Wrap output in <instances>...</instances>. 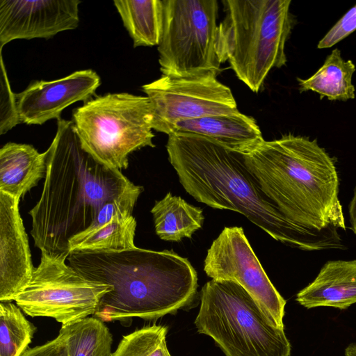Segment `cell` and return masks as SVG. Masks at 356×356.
I'll return each instance as SVG.
<instances>
[{
	"instance_id": "cell-28",
	"label": "cell",
	"mask_w": 356,
	"mask_h": 356,
	"mask_svg": "<svg viewBox=\"0 0 356 356\" xmlns=\"http://www.w3.org/2000/svg\"><path fill=\"white\" fill-rule=\"evenodd\" d=\"M350 229L356 234V186L353 191V196L348 205Z\"/></svg>"
},
{
	"instance_id": "cell-16",
	"label": "cell",
	"mask_w": 356,
	"mask_h": 356,
	"mask_svg": "<svg viewBox=\"0 0 356 356\" xmlns=\"http://www.w3.org/2000/svg\"><path fill=\"white\" fill-rule=\"evenodd\" d=\"M307 309L320 307L344 310L356 303V260L327 261L316 277L296 295Z\"/></svg>"
},
{
	"instance_id": "cell-11",
	"label": "cell",
	"mask_w": 356,
	"mask_h": 356,
	"mask_svg": "<svg viewBox=\"0 0 356 356\" xmlns=\"http://www.w3.org/2000/svg\"><path fill=\"white\" fill-rule=\"evenodd\" d=\"M204 264L207 276L241 285L270 321L284 329L286 302L267 276L242 227H225L207 250Z\"/></svg>"
},
{
	"instance_id": "cell-8",
	"label": "cell",
	"mask_w": 356,
	"mask_h": 356,
	"mask_svg": "<svg viewBox=\"0 0 356 356\" xmlns=\"http://www.w3.org/2000/svg\"><path fill=\"white\" fill-rule=\"evenodd\" d=\"M163 29L158 45L163 75L219 73L216 0H162Z\"/></svg>"
},
{
	"instance_id": "cell-24",
	"label": "cell",
	"mask_w": 356,
	"mask_h": 356,
	"mask_svg": "<svg viewBox=\"0 0 356 356\" xmlns=\"http://www.w3.org/2000/svg\"><path fill=\"white\" fill-rule=\"evenodd\" d=\"M168 327L152 325L124 336L111 356H171L166 344Z\"/></svg>"
},
{
	"instance_id": "cell-3",
	"label": "cell",
	"mask_w": 356,
	"mask_h": 356,
	"mask_svg": "<svg viewBox=\"0 0 356 356\" xmlns=\"http://www.w3.org/2000/svg\"><path fill=\"white\" fill-rule=\"evenodd\" d=\"M245 160L287 220L336 249L346 248L338 232L346 229L338 173L333 158L316 139L283 135L264 140L245 154Z\"/></svg>"
},
{
	"instance_id": "cell-2",
	"label": "cell",
	"mask_w": 356,
	"mask_h": 356,
	"mask_svg": "<svg viewBox=\"0 0 356 356\" xmlns=\"http://www.w3.org/2000/svg\"><path fill=\"white\" fill-rule=\"evenodd\" d=\"M166 149L179 182L195 200L238 212L275 240L306 251L333 249L287 220L263 191L245 154L194 134L172 133Z\"/></svg>"
},
{
	"instance_id": "cell-22",
	"label": "cell",
	"mask_w": 356,
	"mask_h": 356,
	"mask_svg": "<svg viewBox=\"0 0 356 356\" xmlns=\"http://www.w3.org/2000/svg\"><path fill=\"white\" fill-rule=\"evenodd\" d=\"M68 356H111L113 337L99 318L86 317L62 325L59 334Z\"/></svg>"
},
{
	"instance_id": "cell-13",
	"label": "cell",
	"mask_w": 356,
	"mask_h": 356,
	"mask_svg": "<svg viewBox=\"0 0 356 356\" xmlns=\"http://www.w3.org/2000/svg\"><path fill=\"white\" fill-rule=\"evenodd\" d=\"M100 85L99 76L90 69L54 81H33L16 94L20 122L42 124L49 120H58L65 108L92 99Z\"/></svg>"
},
{
	"instance_id": "cell-10",
	"label": "cell",
	"mask_w": 356,
	"mask_h": 356,
	"mask_svg": "<svg viewBox=\"0 0 356 356\" xmlns=\"http://www.w3.org/2000/svg\"><path fill=\"white\" fill-rule=\"evenodd\" d=\"M209 72L189 76L162 75L142 86L153 111L152 129L170 134L177 122L239 113L231 89Z\"/></svg>"
},
{
	"instance_id": "cell-5",
	"label": "cell",
	"mask_w": 356,
	"mask_h": 356,
	"mask_svg": "<svg viewBox=\"0 0 356 356\" xmlns=\"http://www.w3.org/2000/svg\"><path fill=\"white\" fill-rule=\"evenodd\" d=\"M218 54L252 92L287 61L285 44L295 24L291 0H223Z\"/></svg>"
},
{
	"instance_id": "cell-17",
	"label": "cell",
	"mask_w": 356,
	"mask_h": 356,
	"mask_svg": "<svg viewBox=\"0 0 356 356\" xmlns=\"http://www.w3.org/2000/svg\"><path fill=\"white\" fill-rule=\"evenodd\" d=\"M47 152L31 145L8 143L0 149V192L20 199L45 177Z\"/></svg>"
},
{
	"instance_id": "cell-6",
	"label": "cell",
	"mask_w": 356,
	"mask_h": 356,
	"mask_svg": "<svg viewBox=\"0 0 356 356\" xmlns=\"http://www.w3.org/2000/svg\"><path fill=\"white\" fill-rule=\"evenodd\" d=\"M195 325L225 356H290L291 343L238 284L211 280L202 288Z\"/></svg>"
},
{
	"instance_id": "cell-29",
	"label": "cell",
	"mask_w": 356,
	"mask_h": 356,
	"mask_svg": "<svg viewBox=\"0 0 356 356\" xmlns=\"http://www.w3.org/2000/svg\"><path fill=\"white\" fill-rule=\"evenodd\" d=\"M344 356H356V343H350L345 349Z\"/></svg>"
},
{
	"instance_id": "cell-12",
	"label": "cell",
	"mask_w": 356,
	"mask_h": 356,
	"mask_svg": "<svg viewBox=\"0 0 356 356\" xmlns=\"http://www.w3.org/2000/svg\"><path fill=\"white\" fill-rule=\"evenodd\" d=\"M79 0H0V49L16 39H49L79 23Z\"/></svg>"
},
{
	"instance_id": "cell-15",
	"label": "cell",
	"mask_w": 356,
	"mask_h": 356,
	"mask_svg": "<svg viewBox=\"0 0 356 356\" xmlns=\"http://www.w3.org/2000/svg\"><path fill=\"white\" fill-rule=\"evenodd\" d=\"M172 133L202 136L243 154L252 152L264 141L255 120L241 112L181 120L172 127Z\"/></svg>"
},
{
	"instance_id": "cell-19",
	"label": "cell",
	"mask_w": 356,
	"mask_h": 356,
	"mask_svg": "<svg viewBox=\"0 0 356 356\" xmlns=\"http://www.w3.org/2000/svg\"><path fill=\"white\" fill-rule=\"evenodd\" d=\"M136 220L131 216H117L108 222L90 227L72 237L68 245L73 252H111L135 248Z\"/></svg>"
},
{
	"instance_id": "cell-21",
	"label": "cell",
	"mask_w": 356,
	"mask_h": 356,
	"mask_svg": "<svg viewBox=\"0 0 356 356\" xmlns=\"http://www.w3.org/2000/svg\"><path fill=\"white\" fill-rule=\"evenodd\" d=\"M113 3L134 47L159 45L163 29V1L116 0Z\"/></svg>"
},
{
	"instance_id": "cell-23",
	"label": "cell",
	"mask_w": 356,
	"mask_h": 356,
	"mask_svg": "<svg viewBox=\"0 0 356 356\" xmlns=\"http://www.w3.org/2000/svg\"><path fill=\"white\" fill-rule=\"evenodd\" d=\"M12 302L0 303V356H21L31 342L36 327Z\"/></svg>"
},
{
	"instance_id": "cell-26",
	"label": "cell",
	"mask_w": 356,
	"mask_h": 356,
	"mask_svg": "<svg viewBox=\"0 0 356 356\" xmlns=\"http://www.w3.org/2000/svg\"><path fill=\"white\" fill-rule=\"evenodd\" d=\"M356 30V5L351 8L318 42V49L330 48Z\"/></svg>"
},
{
	"instance_id": "cell-27",
	"label": "cell",
	"mask_w": 356,
	"mask_h": 356,
	"mask_svg": "<svg viewBox=\"0 0 356 356\" xmlns=\"http://www.w3.org/2000/svg\"><path fill=\"white\" fill-rule=\"evenodd\" d=\"M21 356H68L65 342L60 335L34 348L28 347Z\"/></svg>"
},
{
	"instance_id": "cell-9",
	"label": "cell",
	"mask_w": 356,
	"mask_h": 356,
	"mask_svg": "<svg viewBox=\"0 0 356 356\" xmlns=\"http://www.w3.org/2000/svg\"><path fill=\"white\" fill-rule=\"evenodd\" d=\"M67 257L41 251L30 282L14 300L24 313L52 318L62 325L95 315L113 287L86 277L65 263Z\"/></svg>"
},
{
	"instance_id": "cell-1",
	"label": "cell",
	"mask_w": 356,
	"mask_h": 356,
	"mask_svg": "<svg viewBox=\"0 0 356 356\" xmlns=\"http://www.w3.org/2000/svg\"><path fill=\"white\" fill-rule=\"evenodd\" d=\"M46 152L40 198L29 212L31 234L40 251L69 256L70 240L87 229L100 209L133 183L82 148L72 120H57L55 137Z\"/></svg>"
},
{
	"instance_id": "cell-4",
	"label": "cell",
	"mask_w": 356,
	"mask_h": 356,
	"mask_svg": "<svg viewBox=\"0 0 356 356\" xmlns=\"http://www.w3.org/2000/svg\"><path fill=\"white\" fill-rule=\"evenodd\" d=\"M67 260L86 277L112 286L94 315L104 322L156 320L186 307L197 294L195 268L173 251L136 247L122 252H73Z\"/></svg>"
},
{
	"instance_id": "cell-25",
	"label": "cell",
	"mask_w": 356,
	"mask_h": 356,
	"mask_svg": "<svg viewBox=\"0 0 356 356\" xmlns=\"http://www.w3.org/2000/svg\"><path fill=\"white\" fill-rule=\"evenodd\" d=\"M1 49L0 134H4L20 122L16 94L11 90Z\"/></svg>"
},
{
	"instance_id": "cell-18",
	"label": "cell",
	"mask_w": 356,
	"mask_h": 356,
	"mask_svg": "<svg viewBox=\"0 0 356 356\" xmlns=\"http://www.w3.org/2000/svg\"><path fill=\"white\" fill-rule=\"evenodd\" d=\"M156 235L166 241L178 242L191 238L202 226L203 211L178 196L168 193L151 209Z\"/></svg>"
},
{
	"instance_id": "cell-7",
	"label": "cell",
	"mask_w": 356,
	"mask_h": 356,
	"mask_svg": "<svg viewBox=\"0 0 356 356\" xmlns=\"http://www.w3.org/2000/svg\"><path fill=\"white\" fill-rule=\"evenodd\" d=\"M72 121L82 148L111 169L126 170L131 152L155 147L153 111L147 96L127 92L97 96L74 108Z\"/></svg>"
},
{
	"instance_id": "cell-20",
	"label": "cell",
	"mask_w": 356,
	"mask_h": 356,
	"mask_svg": "<svg viewBox=\"0 0 356 356\" xmlns=\"http://www.w3.org/2000/svg\"><path fill=\"white\" fill-rule=\"evenodd\" d=\"M351 60H345L338 49L332 50L323 65L308 79L297 78L300 92L312 90L330 101L346 102L355 97L352 77L355 72Z\"/></svg>"
},
{
	"instance_id": "cell-14",
	"label": "cell",
	"mask_w": 356,
	"mask_h": 356,
	"mask_svg": "<svg viewBox=\"0 0 356 356\" xmlns=\"http://www.w3.org/2000/svg\"><path fill=\"white\" fill-rule=\"evenodd\" d=\"M19 200L0 192V301L8 302L30 282L34 267L19 211Z\"/></svg>"
}]
</instances>
